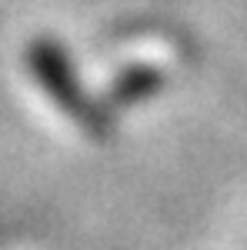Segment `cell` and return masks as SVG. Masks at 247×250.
<instances>
[{
    "mask_svg": "<svg viewBox=\"0 0 247 250\" xmlns=\"http://www.w3.org/2000/svg\"><path fill=\"white\" fill-rule=\"evenodd\" d=\"M30 63H34L37 77H44L50 97L57 100L60 107H67L70 114H80L84 97H80V87H77V74H74V67H70V60L60 54L57 43L54 40L34 43L30 47Z\"/></svg>",
    "mask_w": 247,
    "mask_h": 250,
    "instance_id": "1",
    "label": "cell"
},
{
    "mask_svg": "<svg viewBox=\"0 0 247 250\" xmlns=\"http://www.w3.org/2000/svg\"><path fill=\"white\" fill-rule=\"evenodd\" d=\"M127 80H131V87H124V83L117 87V94H120L124 104H140V100H147V97L160 87V77H157L154 70H131Z\"/></svg>",
    "mask_w": 247,
    "mask_h": 250,
    "instance_id": "2",
    "label": "cell"
}]
</instances>
